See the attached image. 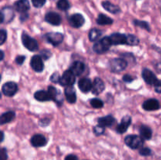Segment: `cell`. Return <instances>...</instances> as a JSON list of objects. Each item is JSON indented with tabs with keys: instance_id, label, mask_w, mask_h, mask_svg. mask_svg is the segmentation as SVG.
Instances as JSON below:
<instances>
[{
	"instance_id": "cell-1",
	"label": "cell",
	"mask_w": 161,
	"mask_h": 160,
	"mask_svg": "<svg viewBox=\"0 0 161 160\" xmlns=\"http://www.w3.org/2000/svg\"><path fill=\"white\" fill-rule=\"evenodd\" d=\"M112 45V42L110 41L109 37H104L101 40L97 41V42L93 45V50L95 53L98 54L105 53V52L108 51Z\"/></svg>"
},
{
	"instance_id": "cell-2",
	"label": "cell",
	"mask_w": 161,
	"mask_h": 160,
	"mask_svg": "<svg viewBox=\"0 0 161 160\" xmlns=\"http://www.w3.org/2000/svg\"><path fill=\"white\" fill-rule=\"evenodd\" d=\"M142 136L138 135H128L124 139L126 145L131 149H138L142 147L144 144V141Z\"/></svg>"
},
{
	"instance_id": "cell-3",
	"label": "cell",
	"mask_w": 161,
	"mask_h": 160,
	"mask_svg": "<svg viewBox=\"0 0 161 160\" xmlns=\"http://www.w3.org/2000/svg\"><path fill=\"white\" fill-rule=\"evenodd\" d=\"M127 61L123 58H114L109 62V68L113 72H121L125 70Z\"/></svg>"
},
{
	"instance_id": "cell-4",
	"label": "cell",
	"mask_w": 161,
	"mask_h": 160,
	"mask_svg": "<svg viewBox=\"0 0 161 160\" xmlns=\"http://www.w3.org/2000/svg\"><path fill=\"white\" fill-rule=\"evenodd\" d=\"M21 41L25 47H26L29 51H36L39 49L37 41L30 37L27 33L23 32L21 35Z\"/></svg>"
},
{
	"instance_id": "cell-5",
	"label": "cell",
	"mask_w": 161,
	"mask_h": 160,
	"mask_svg": "<svg viewBox=\"0 0 161 160\" xmlns=\"http://www.w3.org/2000/svg\"><path fill=\"white\" fill-rule=\"evenodd\" d=\"M75 75L70 70L65 71V72L63 73L62 76L61 77V79H60L59 83L61 86H72V85L75 83Z\"/></svg>"
},
{
	"instance_id": "cell-6",
	"label": "cell",
	"mask_w": 161,
	"mask_h": 160,
	"mask_svg": "<svg viewBox=\"0 0 161 160\" xmlns=\"http://www.w3.org/2000/svg\"><path fill=\"white\" fill-rule=\"evenodd\" d=\"M45 39L48 42L56 46L61 44L64 39V35L59 32H50L47 33L45 35Z\"/></svg>"
},
{
	"instance_id": "cell-7",
	"label": "cell",
	"mask_w": 161,
	"mask_h": 160,
	"mask_svg": "<svg viewBox=\"0 0 161 160\" xmlns=\"http://www.w3.org/2000/svg\"><path fill=\"white\" fill-rule=\"evenodd\" d=\"M17 85L14 82H8L3 84L2 87V92L5 96L7 97H13L17 92Z\"/></svg>"
},
{
	"instance_id": "cell-8",
	"label": "cell",
	"mask_w": 161,
	"mask_h": 160,
	"mask_svg": "<svg viewBox=\"0 0 161 160\" xmlns=\"http://www.w3.org/2000/svg\"><path fill=\"white\" fill-rule=\"evenodd\" d=\"M30 64H31V68L36 72H42L44 69L42 57L40 55H35V56H33L31 59Z\"/></svg>"
},
{
	"instance_id": "cell-9",
	"label": "cell",
	"mask_w": 161,
	"mask_h": 160,
	"mask_svg": "<svg viewBox=\"0 0 161 160\" xmlns=\"http://www.w3.org/2000/svg\"><path fill=\"white\" fill-rule=\"evenodd\" d=\"M85 19L83 15L80 13H75L71 16L69 19V23L72 28H79L83 25Z\"/></svg>"
},
{
	"instance_id": "cell-10",
	"label": "cell",
	"mask_w": 161,
	"mask_h": 160,
	"mask_svg": "<svg viewBox=\"0 0 161 160\" xmlns=\"http://www.w3.org/2000/svg\"><path fill=\"white\" fill-rule=\"evenodd\" d=\"M109 39L112 42V45H124L127 44V35L113 33L109 36Z\"/></svg>"
},
{
	"instance_id": "cell-11",
	"label": "cell",
	"mask_w": 161,
	"mask_h": 160,
	"mask_svg": "<svg viewBox=\"0 0 161 160\" xmlns=\"http://www.w3.org/2000/svg\"><path fill=\"white\" fill-rule=\"evenodd\" d=\"M142 75V78L144 79V81L149 85H153L154 86L156 84V83L158 81L155 74L147 68L143 69Z\"/></svg>"
},
{
	"instance_id": "cell-12",
	"label": "cell",
	"mask_w": 161,
	"mask_h": 160,
	"mask_svg": "<svg viewBox=\"0 0 161 160\" xmlns=\"http://www.w3.org/2000/svg\"><path fill=\"white\" fill-rule=\"evenodd\" d=\"M45 20L52 25H60L61 23V17L55 12H49L46 14Z\"/></svg>"
},
{
	"instance_id": "cell-13",
	"label": "cell",
	"mask_w": 161,
	"mask_h": 160,
	"mask_svg": "<svg viewBox=\"0 0 161 160\" xmlns=\"http://www.w3.org/2000/svg\"><path fill=\"white\" fill-rule=\"evenodd\" d=\"M131 123V118L128 115L124 116L121 120L120 123L116 126V132L119 133H124L127 130Z\"/></svg>"
},
{
	"instance_id": "cell-14",
	"label": "cell",
	"mask_w": 161,
	"mask_h": 160,
	"mask_svg": "<svg viewBox=\"0 0 161 160\" xmlns=\"http://www.w3.org/2000/svg\"><path fill=\"white\" fill-rule=\"evenodd\" d=\"M47 138L42 134H36L31 138V144L33 147H43V146H45L47 144Z\"/></svg>"
},
{
	"instance_id": "cell-15",
	"label": "cell",
	"mask_w": 161,
	"mask_h": 160,
	"mask_svg": "<svg viewBox=\"0 0 161 160\" xmlns=\"http://www.w3.org/2000/svg\"><path fill=\"white\" fill-rule=\"evenodd\" d=\"M79 88L83 93H88L89 91L92 90L93 83L91 79L88 78H83L79 81L78 83Z\"/></svg>"
},
{
	"instance_id": "cell-16",
	"label": "cell",
	"mask_w": 161,
	"mask_h": 160,
	"mask_svg": "<svg viewBox=\"0 0 161 160\" xmlns=\"http://www.w3.org/2000/svg\"><path fill=\"white\" fill-rule=\"evenodd\" d=\"M105 89V83L102 81V78H95L94 81L93 83V87H92V93L95 95H99L102 93Z\"/></svg>"
},
{
	"instance_id": "cell-17",
	"label": "cell",
	"mask_w": 161,
	"mask_h": 160,
	"mask_svg": "<svg viewBox=\"0 0 161 160\" xmlns=\"http://www.w3.org/2000/svg\"><path fill=\"white\" fill-rule=\"evenodd\" d=\"M142 108L146 111H156L160 108V103L156 99H149L143 103Z\"/></svg>"
},
{
	"instance_id": "cell-18",
	"label": "cell",
	"mask_w": 161,
	"mask_h": 160,
	"mask_svg": "<svg viewBox=\"0 0 161 160\" xmlns=\"http://www.w3.org/2000/svg\"><path fill=\"white\" fill-rule=\"evenodd\" d=\"M64 95H65V97L69 103L74 104L76 102V93H75V90L72 86H65Z\"/></svg>"
},
{
	"instance_id": "cell-19",
	"label": "cell",
	"mask_w": 161,
	"mask_h": 160,
	"mask_svg": "<svg viewBox=\"0 0 161 160\" xmlns=\"http://www.w3.org/2000/svg\"><path fill=\"white\" fill-rule=\"evenodd\" d=\"M14 8L20 13H26L30 9V3L28 0H17L14 3Z\"/></svg>"
},
{
	"instance_id": "cell-20",
	"label": "cell",
	"mask_w": 161,
	"mask_h": 160,
	"mask_svg": "<svg viewBox=\"0 0 161 160\" xmlns=\"http://www.w3.org/2000/svg\"><path fill=\"white\" fill-rule=\"evenodd\" d=\"M47 91H48L49 94H50V99L54 100L59 106H61V104L63 102V100L62 97H59L60 93H58L59 90H58V89L55 87H53V86H50L48 87V90Z\"/></svg>"
},
{
	"instance_id": "cell-21",
	"label": "cell",
	"mask_w": 161,
	"mask_h": 160,
	"mask_svg": "<svg viewBox=\"0 0 161 160\" xmlns=\"http://www.w3.org/2000/svg\"><path fill=\"white\" fill-rule=\"evenodd\" d=\"M97 122H98V125H102L104 127H110L115 122V118L111 115H108L99 118L97 119Z\"/></svg>"
},
{
	"instance_id": "cell-22",
	"label": "cell",
	"mask_w": 161,
	"mask_h": 160,
	"mask_svg": "<svg viewBox=\"0 0 161 160\" xmlns=\"http://www.w3.org/2000/svg\"><path fill=\"white\" fill-rule=\"evenodd\" d=\"M70 70L76 75H80L85 70V65L81 61H75L73 64L71 65Z\"/></svg>"
},
{
	"instance_id": "cell-23",
	"label": "cell",
	"mask_w": 161,
	"mask_h": 160,
	"mask_svg": "<svg viewBox=\"0 0 161 160\" xmlns=\"http://www.w3.org/2000/svg\"><path fill=\"white\" fill-rule=\"evenodd\" d=\"M102 5L105 10L108 11V12L111 13L116 14L119 13L120 12V8H119V6H116V5L115 4H113V3H110V2L108 1L102 2Z\"/></svg>"
},
{
	"instance_id": "cell-24",
	"label": "cell",
	"mask_w": 161,
	"mask_h": 160,
	"mask_svg": "<svg viewBox=\"0 0 161 160\" xmlns=\"http://www.w3.org/2000/svg\"><path fill=\"white\" fill-rule=\"evenodd\" d=\"M14 118H15V112L14 111H9L7 112H5L0 117V123H1V125L9 123L11 121L14 120Z\"/></svg>"
},
{
	"instance_id": "cell-25",
	"label": "cell",
	"mask_w": 161,
	"mask_h": 160,
	"mask_svg": "<svg viewBox=\"0 0 161 160\" xmlns=\"http://www.w3.org/2000/svg\"><path fill=\"white\" fill-rule=\"evenodd\" d=\"M139 132L140 136H141L144 140H150L151 138H152V130H151L149 126H147V125H141V127H140L139 129Z\"/></svg>"
},
{
	"instance_id": "cell-26",
	"label": "cell",
	"mask_w": 161,
	"mask_h": 160,
	"mask_svg": "<svg viewBox=\"0 0 161 160\" xmlns=\"http://www.w3.org/2000/svg\"><path fill=\"white\" fill-rule=\"evenodd\" d=\"M34 97L37 100H39V101H47V100H51L48 91L45 90L37 91V92L35 93Z\"/></svg>"
},
{
	"instance_id": "cell-27",
	"label": "cell",
	"mask_w": 161,
	"mask_h": 160,
	"mask_svg": "<svg viewBox=\"0 0 161 160\" xmlns=\"http://www.w3.org/2000/svg\"><path fill=\"white\" fill-rule=\"evenodd\" d=\"M97 23L100 25H110L113 23V20L105 14L100 13L97 18Z\"/></svg>"
},
{
	"instance_id": "cell-28",
	"label": "cell",
	"mask_w": 161,
	"mask_h": 160,
	"mask_svg": "<svg viewBox=\"0 0 161 160\" xmlns=\"http://www.w3.org/2000/svg\"><path fill=\"white\" fill-rule=\"evenodd\" d=\"M102 36V31L97 28H92L89 31V39L91 42L97 40Z\"/></svg>"
},
{
	"instance_id": "cell-29",
	"label": "cell",
	"mask_w": 161,
	"mask_h": 160,
	"mask_svg": "<svg viewBox=\"0 0 161 160\" xmlns=\"http://www.w3.org/2000/svg\"><path fill=\"white\" fill-rule=\"evenodd\" d=\"M57 7H58L60 10L65 11L69 9L70 4H69L68 0H59V1L57 3Z\"/></svg>"
},
{
	"instance_id": "cell-30",
	"label": "cell",
	"mask_w": 161,
	"mask_h": 160,
	"mask_svg": "<svg viewBox=\"0 0 161 160\" xmlns=\"http://www.w3.org/2000/svg\"><path fill=\"white\" fill-rule=\"evenodd\" d=\"M139 44V39L134 35H127V45H136Z\"/></svg>"
},
{
	"instance_id": "cell-31",
	"label": "cell",
	"mask_w": 161,
	"mask_h": 160,
	"mask_svg": "<svg viewBox=\"0 0 161 160\" xmlns=\"http://www.w3.org/2000/svg\"><path fill=\"white\" fill-rule=\"evenodd\" d=\"M134 24L137 27H139V28H143L145 30H147L148 31H150V27H149V24L146 21H142V20H134Z\"/></svg>"
},
{
	"instance_id": "cell-32",
	"label": "cell",
	"mask_w": 161,
	"mask_h": 160,
	"mask_svg": "<svg viewBox=\"0 0 161 160\" xmlns=\"http://www.w3.org/2000/svg\"><path fill=\"white\" fill-rule=\"evenodd\" d=\"M91 105L94 108H101L103 107L104 103L102 100L98 98H93L90 100Z\"/></svg>"
},
{
	"instance_id": "cell-33",
	"label": "cell",
	"mask_w": 161,
	"mask_h": 160,
	"mask_svg": "<svg viewBox=\"0 0 161 160\" xmlns=\"http://www.w3.org/2000/svg\"><path fill=\"white\" fill-rule=\"evenodd\" d=\"M94 133L96 136H100L105 133V127L102 125H97L94 127Z\"/></svg>"
},
{
	"instance_id": "cell-34",
	"label": "cell",
	"mask_w": 161,
	"mask_h": 160,
	"mask_svg": "<svg viewBox=\"0 0 161 160\" xmlns=\"http://www.w3.org/2000/svg\"><path fill=\"white\" fill-rule=\"evenodd\" d=\"M139 154L142 156H149L152 154V151L149 147H142L139 150Z\"/></svg>"
},
{
	"instance_id": "cell-35",
	"label": "cell",
	"mask_w": 161,
	"mask_h": 160,
	"mask_svg": "<svg viewBox=\"0 0 161 160\" xmlns=\"http://www.w3.org/2000/svg\"><path fill=\"white\" fill-rule=\"evenodd\" d=\"M47 0H31L32 5L36 8H41L45 5Z\"/></svg>"
},
{
	"instance_id": "cell-36",
	"label": "cell",
	"mask_w": 161,
	"mask_h": 160,
	"mask_svg": "<svg viewBox=\"0 0 161 160\" xmlns=\"http://www.w3.org/2000/svg\"><path fill=\"white\" fill-rule=\"evenodd\" d=\"M6 38H7V32L6 30L2 29L0 31V44L1 45L4 43L5 41L6 40Z\"/></svg>"
},
{
	"instance_id": "cell-37",
	"label": "cell",
	"mask_w": 161,
	"mask_h": 160,
	"mask_svg": "<svg viewBox=\"0 0 161 160\" xmlns=\"http://www.w3.org/2000/svg\"><path fill=\"white\" fill-rule=\"evenodd\" d=\"M7 150H6L5 147H3V148L1 149V152H0V160H7Z\"/></svg>"
},
{
	"instance_id": "cell-38",
	"label": "cell",
	"mask_w": 161,
	"mask_h": 160,
	"mask_svg": "<svg viewBox=\"0 0 161 160\" xmlns=\"http://www.w3.org/2000/svg\"><path fill=\"white\" fill-rule=\"evenodd\" d=\"M60 79H61V76H60L58 73H53V75H51V77H50V80H51V82H53V83H59Z\"/></svg>"
},
{
	"instance_id": "cell-39",
	"label": "cell",
	"mask_w": 161,
	"mask_h": 160,
	"mask_svg": "<svg viewBox=\"0 0 161 160\" xmlns=\"http://www.w3.org/2000/svg\"><path fill=\"white\" fill-rule=\"evenodd\" d=\"M40 56H42V59L44 60H47L49 57H50L51 56V53H50L49 50H42V52H41V54Z\"/></svg>"
},
{
	"instance_id": "cell-40",
	"label": "cell",
	"mask_w": 161,
	"mask_h": 160,
	"mask_svg": "<svg viewBox=\"0 0 161 160\" xmlns=\"http://www.w3.org/2000/svg\"><path fill=\"white\" fill-rule=\"evenodd\" d=\"M123 80H124V82H125V83H131V82L134 81V78L130 75L127 74V75H124Z\"/></svg>"
},
{
	"instance_id": "cell-41",
	"label": "cell",
	"mask_w": 161,
	"mask_h": 160,
	"mask_svg": "<svg viewBox=\"0 0 161 160\" xmlns=\"http://www.w3.org/2000/svg\"><path fill=\"white\" fill-rule=\"evenodd\" d=\"M25 56H22V55H19V56H17V57H16V63H17V64H22L24 63V61H25Z\"/></svg>"
},
{
	"instance_id": "cell-42",
	"label": "cell",
	"mask_w": 161,
	"mask_h": 160,
	"mask_svg": "<svg viewBox=\"0 0 161 160\" xmlns=\"http://www.w3.org/2000/svg\"><path fill=\"white\" fill-rule=\"evenodd\" d=\"M154 87H155V91L158 93H161V79L158 80V81L156 83V84L154 85Z\"/></svg>"
},
{
	"instance_id": "cell-43",
	"label": "cell",
	"mask_w": 161,
	"mask_h": 160,
	"mask_svg": "<svg viewBox=\"0 0 161 160\" xmlns=\"http://www.w3.org/2000/svg\"><path fill=\"white\" fill-rule=\"evenodd\" d=\"M49 123H50V119H46V118L39 121V125H40L41 126H46V125H48Z\"/></svg>"
},
{
	"instance_id": "cell-44",
	"label": "cell",
	"mask_w": 161,
	"mask_h": 160,
	"mask_svg": "<svg viewBox=\"0 0 161 160\" xmlns=\"http://www.w3.org/2000/svg\"><path fill=\"white\" fill-rule=\"evenodd\" d=\"M64 160H78V158H77L76 155L71 154V155H68L64 158Z\"/></svg>"
},
{
	"instance_id": "cell-45",
	"label": "cell",
	"mask_w": 161,
	"mask_h": 160,
	"mask_svg": "<svg viewBox=\"0 0 161 160\" xmlns=\"http://www.w3.org/2000/svg\"><path fill=\"white\" fill-rule=\"evenodd\" d=\"M28 14L25 13H22L21 16H20V20H21V21H25V20L28 18Z\"/></svg>"
},
{
	"instance_id": "cell-46",
	"label": "cell",
	"mask_w": 161,
	"mask_h": 160,
	"mask_svg": "<svg viewBox=\"0 0 161 160\" xmlns=\"http://www.w3.org/2000/svg\"><path fill=\"white\" fill-rule=\"evenodd\" d=\"M156 70H157L159 73H161V62L157 63V65H156Z\"/></svg>"
},
{
	"instance_id": "cell-47",
	"label": "cell",
	"mask_w": 161,
	"mask_h": 160,
	"mask_svg": "<svg viewBox=\"0 0 161 160\" xmlns=\"http://www.w3.org/2000/svg\"><path fill=\"white\" fill-rule=\"evenodd\" d=\"M3 58H4V53L1 50V61H3Z\"/></svg>"
},
{
	"instance_id": "cell-48",
	"label": "cell",
	"mask_w": 161,
	"mask_h": 160,
	"mask_svg": "<svg viewBox=\"0 0 161 160\" xmlns=\"http://www.w3.org/2000/svg\"><path fill=\"white\" fill-rule=\"evenodd\" d=\"M1 134H2V140H1V141H3V139H4V133H3V132H2Z\"/></svg>"
}]
</instances>
